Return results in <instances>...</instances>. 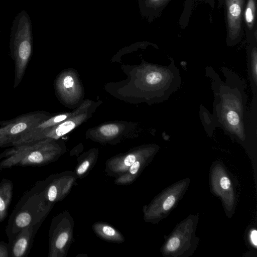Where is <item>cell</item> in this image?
I'll return each instance as SVG.
<instances>
[{
	"instance_id": "obj_9",
	"label": "cell",
	"mask_w": 257,
	"mask_h": 257,
	"mask_svg": "<svg viewBox=\"0 0 257 257\" xmlns=\"http://www.w3.org/2000/svg\"><path fill=\"white\" fill-rule=\"evenodd\" d=\"M31 221L29 213L24 212L20 213L16 219V223L20 227H25L28 225Z\"/></svg>"
},
{
	"instance_id": "obj_2",
	"label": "cell",
	"mask_w": 257,
	"mask_h": 257,
	"mask_svg": "<svg viewBox=\"0 0 257 257\" xmlns=\"http://www.w3.org/2000/svg\"><path fill=\"white\" fill-rule=\"evenodd\" d=\"M45 118L40 112H30L9 120L0 121V147L13 144L22 135Z\"/></svg>"
},
{
	"instance_id": "obj_11",
	"label": "cell",
	"mask_w": 257,
	"mask_h": 257,
	"mask_svg": "<svg viewBox=\"0 0 257 257\" xmlns=\"http://www.w3.org/2000/svg\"><path fill=\"white\" fill-rule=\"evenodd\" d=\"M226 119L229 124L232 126H236L240 121L238 114L235 111L232 110L227 112Z\"/></svg>"
},
{
	"instance_id": "obj_1",
	"label": "cell",
	"mask_w": 257,
	"mask_h": 257,
	"mask_svg": "<svg viewBox=\"0 0 257 257\" xmlns=\"http://www.w3.org/2000/svg\"><path fill=\"white\" fill-rule=\"evenodd\" d=\"M33 46L32 21L27 12L22 10L15 17L10 35V51L15 64V89L23 78L33 53Z\"/></svg>"
},
{
	"instance_id": "obj_8",
	"label": "cell",
	"mask_w": 257,
	"mask_h": 257,
	"mask_svg": "<svg viewBox=\"0 0 257 257\" xmlns=\"http://www.w3.org/2000/svg\"><path fill=\"white\" fill-rule=\"evenodd\" d=\"M28 245V241L25 238H21L16 242L14 253L15 256H20L24 253Z\"/></svg>"
},
{
	"instance_id": "obj_16",
	"label": "cell",
	"mask_w": 257,
	"mask_h": 257,
	"mask_svg": "<svg viewBox=\"0 0 257 257\" xmlns=\"http://www.w3.org/2000/svg\"><path fill=\"white\" fill-rule=\"evenodd\" d=\"M175 202V198L172 195L168 197L164 201L163 207L164 209L168 210L170 209L174 205Z\"/></svg>"
},
{
	"instance_id": "obj_23",
	"label": "cell",
	"mask_w": 257,
	"mask_h": 257,
	"mask_svg": "<svg viewBox=\"0 0 257 257\" xmlns=\"http://www.w3.org/2000/svg\"><path fill=\"white\" fill-rule=\"evenodd\" d=\"M154 1H157V0H154Z\"/></svg>"
},
{
	"instance_id": "obj_13",
	"label": "cell",
	"mask_w": 257,
	"mask_h": 257,
	"mask_svg": "<svg viewBox=\"0 0 257 257\" xmlns=\"http://www.w3.org/2000/svg\"><path fill=\"white\" fill-rule=\"evenodd\" d=\"M161 80L160 75L157 72H152L149 74L146 77L147 82L150 84L158 83Z\"/></svg>"
},
{
	"instance_id": "obj_17",
	"label": "cell",
	"mask_w": 257,
	"mask_h": 257,
	"mask_svg": "<svg viewBox=\"0 0 257 257\" xmlns=\"http://www.w3.org/2000/svg\"><path fill=\"white\" fill-rule=\"evenodd\" d=\"M74 84V80L70 76H66L63 80V85L66 88H70Z\"/></svg>"
},
{
	"instance_id": "obj_21",
	"label": "cell",
	"mask_w": 257,
	"mask_h": 257,
	"mask_svg": "<svg viewBox=\"0 0 257 257\" xmlns=\"http://www.w3.org/2000/svg\"><path fill=\"white\" fill-rule=\"evenodd\" d=\"M66 117L67 116L64 114L57 115L54 117V121L55 123L59 122L64 120Z\"/></svg>"
},
{
	"instance_id": "obj_15",
	"label": "cell",
	"mask_w": 257,
	"mask_h": 257,
	"mask_svg": "<svg viewBox=\"0 0 257 257\" xmlns=\"http://www.w3.org/2000/svg\"><path fill=\"white\" fill-rule=\"evenodd\" d=\"M229 13L233 17L237 18L238 17L241 12V9L240 6L236 4H233L230 6Z\"/></svg>"
},
{
	"instance_id": "obj_19",
	"label": "cell",
	"mask_w": 257,
	"mask_h": 257,
	"mask_svg": "<svg viewBox=\"0 0 257 257\" xmlns=\"http://www.w3.org/2000/svg\"><path fill=\"white\" fill-rule=\"evenodd\" d=\"M245 19L246 22L248 23H251L253 19V17L252 15V10L250 7H248L245 12Z\"/></svg>"
},
{
	"instance_id": "obj_20",
	"label": "cell",
	"mask_w": 257,
	"mask_h": 257,
	"mask_svg": "<svg viewBox=\"0 0 257 257\" xmlns=\"http://www.w3.org/2000/svg\"><path fill=\"white\" fill-rule=\"evenodd\" d=\"M250 239L252 243L255 245H257V231L256 230H253L251 231L250 234Z\"/></svg>"
},
{
	"instance_id": "obj_3",
	"label": "cell",
	"mask_w": 257,
	"mask_h": 257,
	"mask_svg": "<svg viewBox=\"0 0 257 257\" xmlns=\"http://www.w3.org/2000/svg\"><path fill=\"white\" fill-rule=\"evenodd\" d=\"M52 241V253L55 256H65L72 242L74 221L71 214L65 211L56 219Z\"/></svg>"
},
{
	"instance_id": "obj_4",
	"label": "cell",
	"mask_w": 257,
	"mask_h": 257,
	"mask_svg": "<svg viewBox=\"0 0 257 257\" xmlns=\"http://www.w3.org/2000/svg\"><path fill=\"white\" fill-rule=\"evenodd\" d=\"M77 177L74 171H67L55 175L47 191V198L50 202L60 201L70 193Z\"/></svg>"
},
{
	"instance_id": "obj_5",
	"label": "cell",
	"mask_w": 257,
	"mask_h": 257,
	"mask_svg": "<svg viewBox=\"0 0 257 257\" xmlns=\"http://www.w3.org/2000/svg\"><path fill=\"white\" fill-rule=\"evenodd\" d=\"M92 229L97 236L106 241L120 243L124 241L121 232L107 223L96 222L92 225Z\"/></svg>"
},
{
	"instance_id": "obj_14",
	"label": "cell",
	"mask_w": 257,
	"mask_h": 257,
	"mask_svg": "<svg viewBox=\"0 0 257 257\" xmlns=\"http://www.w3.org/2000/svg\"><path fill=\"white\" fill-rule=\"evenodd\" d=\"M251 70L253 79L254 81V82L256 83L257 78V61L256 54H254V56L253 55L252 58Z\"/></svg>"
},
{
	"instance_id": "obj_22",
	"label": "cell",
	"mask_w": 257,
	"mask_h": 257,
	"mask_svg": "<svg viewBox=\"0 0 257 257\" xmlns=\"http://www.w3.org/2000/svg\"><path fill=\"white\" fill-rule=\"evenodd\" d=\"M5 209V204L4 200L0 197V211H3Z\"/></svg>"
},
{
	"instance_id": "obj_10",
	"label": "cell",
	"mask_w": 257,
	"mask_h": 257,
	"mask_svg": "<svg viewBox=\"0 0 257 257\" xmlns=\"http://www.w3.org/2000/svg\"><path fill=\"white\" fill-rule=\"evenodd\" d=\"M118 127L113 124H106L101 126L100 128L101 133L107 137L113 136L118 132Z\"/></svg>"
},
{
	"instance_id": "obj_6",
	"label": "cell",
	"mask_w": 257,
	"mask_h": 257,
	"mask_svg": "<svg viewBox=\"0 0 257 257\" xmlns=\"http://www.w3.org/2000/svg\"><path fill=\"white\" fill-rule=\"evenodd\" d=\"M97 158L93 156L86 157L79 161L74 171L77 178H82L86 176L95 166Z\"/></svg>"
},
{
	"instance_id": "obj_18",
	"label": "cell",
	"mask_w": 257,
	"mask_h": 257,
	"mask_svg": "<svg viewBox=\"0 0 257 257\" xmlns=\"http://www.w3.org/2000/svg\"><path fill=\"white\" fill-rule=\"evenodd\" d=\"M220 185L223 189H228L230 185V180L227 177H223L220 180Z\"/></svg>"
},
{
	"instance_id": "obj_12",
	"label": "cell",
	"mask_w": 257,
	"mask_h": 257,
	"mask_svg": "<svg viewBox=\"0 0 257 257\" xmlns=\"http://www.w3.org/2000/svg\"><path fill=\"white\" fill-rule=\"evenodd\" d=\"M180 244V241L178 237H174L171 238L167 245L169 251H173L177 249Z\"/></svg>"
},
{
	"instance_id": "obj_7",
	"label": "cell",
	"mask_w": 257,
	"mask_h": 257,
	"mask_svg": "<svg viewBox=\"0 0 257 257\" xmlns=\"http://www.w3.org/2000/svg\"><path fill=\"white\" fill-rule=\"evenodd\" d=\"M75 126V124L74 122L69 120L66 121L60 124L55 130V134L58 137L63 136L73 130Z\"/></svg>"
}]
</instances>
